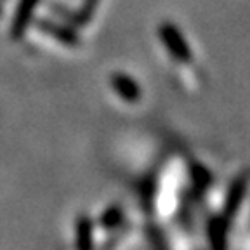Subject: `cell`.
Returning <instances> with one entry per match:
<instances>
[{
	"label": "cell",
	"mask_w": 250,
	"mask_h": 250,
	"mask_svg": "<svg viewBox=\"0 0 250 250\" xmlns=\"http://www.w3.org/2000/svg\"><path fill=\"white\" fill-rule=\"evenodd\" d=\"M37 0H21L18 12H16V18L12 21V37H21L23 35L24 28H26L28 21L31 18V11L35 7Z\"/></svg>",
	"instance_id": "1"
}]
</instances>
